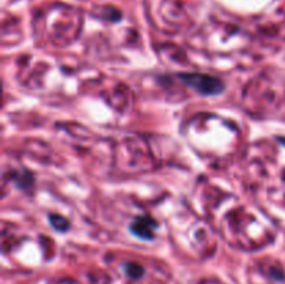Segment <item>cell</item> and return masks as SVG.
<instances>
[{
    "mask_svg": "<svg viewBox=\"0 0 285 284\" xmlns=\"http://www.w3.org/2000/svg\"><path fill=\"white\" fill-rule=\"evenodd\" d=\"M50 222H52V224L57 230H60V232H64V230H67L68 228V222L64 219V218H61V216H58V214H56V216H50Z\"/></svg>",
    "mask_w": 285,
    "mask_h": 284,
    "instance_id": "obj_3",
    "label": "cell"
},
{
    "mask_svg": "<svg viewBox=\"0 0 285 284\" xmlns=\"http://www.w3.org/2000/svg\"><path fill=\"white\" fill-rule=\"evenodd\" d=\"M180 77L182 81H185V84L203 95H217L224 88L219 78L208 74H181Z\"/></svg>",
    "mask_w": 285,
    "mask_h": 284,
    "instance_id": "obj_1",
    "label": "cell"
},
{
    "mask_svg": "<svg viewBox=\"0 0 285 284\" xmlns=\"http://www.w3.org/2000/svg\"><path fill=\"white\" fill-rule=\"evenodd\" d=\"M127 273L131 278H139L142 274V268L138 265H128L127 266Z\"/></svg>",
    "mask_w": 285,
    "mask_h": 284,
    "instance_id": "obj_4",
    "label": "cell"
},
{
    "mask_svg": "<svg viewBox=\"0 0 285 284\" xmlns=\"http://www.w3.org/2000/svg\"><path fill=\"white\" fill-rule=\"evenodd\" d=\"M157 227V223L149 216H142L134 220L131 224V232L141 238H152L153 237V230Z\"/></svg>",
    "mask_w": 285,
    "mask_h": 284,
    "instance_id": "obj_2",
    "label": "cell"
}]
</instances>
